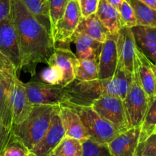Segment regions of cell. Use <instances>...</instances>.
Listing matches in <instances>:
<instances>
[{
  "label": "cell",
  "instance_id": "cell-9",
  "mask_svg": "<svg viewBox=\"0 0 156 156\" xmlns=\"http://www.w3.org/2000/svg\"><path fill=\"white\" fill-rule=\"evenodd\" d=\"M0 51L14 64L19 73L21 57L18 37L10 16L0 21Z\"/></svg>",
  "mask_w": 156,
  "mask_h": 156
},
{
  "label": "cell",
  "instance_id": "cell-37",
  "mask_svg": "<svg viewBox=\"0 0 156 156\" xmlns=\"http://www.w3.org/2000/svg\"><path fill=\"white\" fill-rule=\"evenodd\" d=\"M12 0H0V21L10 16Z\"/></svg>",
  "mask_w": 156,
  "mask_h": 156
},
{
  "label": "cell",
  "instance_id": "cell-11",
  "mask_svg": "<svg viewBox=\"0 0 156 156\" xmlns=\"http://www.w3.org/2000/svg\"><path fill=\"white\" fill-rule=\"evenodd\" d=\"M48 66H56L63 73L61 86L65 87L76 79L79 59L70 49L55 47L53 54L47 62Z\"/></svg>",
  "mask_w": 156,
  "mask_h": 156
},
{
  "label": "cell",
  "instance_id": "cell-35",
  "mask_svg": "<svg viewBox=\"0 0 156 156\" xmlns=\"http://www.w3.org/2000/svg\"><path fill=\"white\" fill-rule=\"evenodd\" d=\"M98 2L99 0H79L82 18H87L95 14L98 6Z\"/></svg>",
  "mask_w": 156,
  "mask_h": 156
},
{
  "label": "cell",
  "instance_id": "cell-34",
  "mask_svg": "<svg viewBox=\"0 0 156 156\" xmlns=\"http://www.w3.org/2000/svg\"><path fill=\"white\" fill-rule=\"evenodd\" d=\"M0 74L18 76V71L10 59L0 51Z\"/></svg>",
  "mask_w": 156,
  "mask_h": 156
},
{
  "label": "cell",
  "instance_id": "cell-8",
  "mask_svg": "<svg viewBox=\"0 0 156 156\" xmlns=\"http://www.w3.org/2000/svg\"><path fill=\"white\" fill-rule=\"evenodd\" d=\"M23 85L32 105L56 106L65 102V89L61 85H52L37 81L23 82Z\"/></svg>",
  "mask_w": 156,
  "mask_h": 156
},
{
  "label": "cell",
  "instance_id": "cell-39",
  "mask_svg": "<svg viewBox=\"0 0 156 156\" xmlns=\"http://www.w3.org/2000/svg\"><path fill=\"white\" fill-rule=\"evenodd\" d=\"M139 1L144 3L152 9H156V0H139Z\"/></svg>",
  "mask_w": 156,
  "mask_h": 156
},
{
  "label": "cell",
  "instance_id": "cell-20",
  "mask_svg": "<svg viewBox=\"0 0 156 156\" xmlns=\"http://www.w3.org/2000/svg\"><path fill=\"white\" fill-rule=\"evenodd\" d=\"M15 77L18 76L0 74V121L9 128L12 126L10 94Z\"/></svg>",
  "mask_w": 156,
  "mask_h": 156
},
{
  "label": "cell",
  "instance_id": "cell-17",
  "mask_svg": "<svg viewBox=\"0 0 156 156\" xmlns=\"http://www.w3.org/2000/svg\"><path fill=\"white\" fill-rule=\"evenodd\" d=\"M59 117L65 130V136L82 142L88 139L86 130L77 113L66 105H59Z\"/></svg>",
  "mask_w": 156,
  "mask_h": 156
},
{
  "label": "cell",
  "instance_id": "cell-29",
  "mask_svg": "<svg viewBox=\"0 0 156 156\" xmlns=\"http://www.w3.org/2000/svg\"><path fill=\"white\" fill-rule=\"evenodd\" d=\"M47 1H48L50 24H51V34H53L55 26L59 18L62 17L69 0H47Z\"/></svg>",
  "mask_w": 156,
  "mask_h": 156
},
{
  "label": "cell",
  "instance_id": "cell-13",
  "mask_svg": "<svg viewBox=\"0 0 156 156\" xmlns=\"http://www.w3.org/2000/svg\"><path fill=\"white\" fill-rule=\"evenodd\" d=\"M10 100L12 125L18 124L27 118L34 106L27 98L23 82H21L18 77H15L12 82Z\"/></svg>",
  "mask_w": 156,
  "mask_h": 156
},
{
  "label": "cell",
  "instance_id": "cell-19",
  "mask_svg": "<svg viewBox=\"0 0 156 156\" xmlns=\"http://www.w3.org/2000/svg\"><path fill=\"white\" fill-rule=\"evenodd\" d=\"M72 43L76 45V56L80 59H97L101 50L102 44L88 35L80 32H75Z\"/></svg>",
  "mask_w": 156,
  "mask_h": 156
},
{
  "label": "cell",
  "instance_id": "cell-10",
  "mask_svg": "<svg viewBox=\"0 0 156 156\" xmlns=\"http://www.w3.org/2000/svg\"><path fill=\"white\" fill-rule=\"evenodd\" d=\"M59 105L57 106L51 117L50 126L41 141L30 150L37 156H48L65 137V130L59 114Z\"/></svg>",
  "mask_w": 156,
  "mask_h": 156
},
{
  "label": "cell",
  "instance_id": "cell-7",
  "mask_svg": "<svg viewBox=\"0 0 156 156\" xmlns=\"http://www.w3.org/2000/svg\"><path fill=\"white\" fill-rule=\"evenodd\" d=\"M91 107L121 133L129 129L123 100L120 98L105 94L94 100Z\"/></svg>",
  "mask_w": 156,
  "mask_h": 156
},
{
  "label": "cell",
  "instance_id": "cell-12",
  "mask_svg": "<svg viewBox=\"0 0 156 156\" xmlns=\"http://www.w3.org/2000/svg\"><path fill=\"white\" fill-rule=\"evenodd\" d=\"M116 45L117 62H120L126 70L133 73L136 43L131 27L122 26L117 34Z\"/></svg>",
  "mask_w": 156,
  "mask_h": 156
},
{
  "label": "cell",
  "instance_id": "cell-30",
  "mask_svg": "<svg viewBox=\"0 0 156 156\" xmlns=\"http://www.w3.org/2000/svg\"><path fill=\"white\" fill-rule=\"evenodd\" d=\"M41 79L44 83L52 85H60L63 79L62 70L56 66H49L41 72Z\"/></svg>",
  "mask_w": 156,
  "mask_h": 156
},
{
  "label": "cell",
  "instance_id": "cell-15",
  "mask_svg": "<svg viewBox=\"0 0 156 156\" xmlns=\"http://www.w3.org/2000/svg\"><path fill=\"white\" fill-rule=\"evenodd\" d=\"M117 36H111L102 44L98 58V79H111L117 66V51L116 40Z\"/></svg>",
  "mask_w": 156,
  "mask_h": 156
},
{
  "label": "cell",
  "instance_id": "cell-5",
  "mask_svg": "<svg viewBox=\"0 0 156 156\" xmlns=\"http://www.w3.org/2000/svg\"><path fill=\"white\" fill-rule=\"evenodd\" d=\"M149 98L140 84L136 68L133 64L132 80L123 100L129 128L140 127L147 111Z\"/></svg>",
  "mask_w": 156,
  "mask_h": 156
},
{
  "label": "cell",
  "instance_id": "cell-32",
  "mask_svg": "<svg viewBox=\"0 0 156 156\" xmlns=\"http://www.w3.org/2000/svg\"><path fill=\"white\" fill-rule=\"evenodd\" d=\"M118 12L123 25L129 27H133L137 25L135 12L127 0H123Z\"/></svg>",
  "mask_w": 156,
  "mask_h": 156
},
{
  "label": "cell",
  "instance_id": "cell-28",
  "mask_svg": "<svg viewBox=\"0 0 156 156\" xmlns=\"http://www.w3.org/2000/svg\"><path fill=\"white\" fill-rule=\"evenodd\" d=\"M82 143V156H113L108 149V144L97 143L91 139H87Z\"/></svg>",
  "mask_w": 156,
  "mask_h": 156
},
{
  "label": "cell",
  "instance_id": "cell-31",
  "mask_svg": "<svg viewBox=\"0 0 156 156\" xmlns=\"http://www.w3.org/2000/svg\"><path fill=\"white\" fill-rule=\"evenodd\" d=\"M134 156H156V133L139 142Z\"/></svg>",
  "mask_w": 156,
  "mask_h": 156
},
{
  "label": "cell",
  "instance_id": "cell-18",
  "mask_svg": "<svg viewBox=\"0 0 156 156\" xmlns=\"http://www.w3.org/2000/svg\"><path fill=\"white\" fill-rule=\"evenodd\" d=\"M131 28L136 45L153 63H156V27L137 25Z\"/></svg>",
  "mask_w": 156,
  "mask_h": 156
},
{
  "label": "cell",
  "instance_id": "cell-42",
  "mask_svg": "<svg viewBox=\"0 0 156 156\" xmlns=\"http://www.w3.org/2000/svg\"><path fill=\"white\" fill-rule=\"evenodd\" d=\"M48 156H56V155H55L54 154L52 153V154H50V155H48Z\"/></svg>",
  "mask_w": 156,
  "mask_h": 156
},
{
  "label": "cell",
  "instance_id": "cell-33",
  "mask_svg": "<svg viewBox=\"0 0 156 156\" xmlns=\"http://www.w3.org/2000/svg\"><path fill=\"white\" fill-rule=\"evenodd\" d=\"M30 151L12 136L3 156H25Z\"/></svg>",
  "mask_w": 156,
  "mask_h": 156
},
{
  "label": "cell",
  "instance_id": "cell-25",
  "mask_svg": "<svg viewBox=\"0 0 156 156\" xmlns=\"http://www.w3.org/2000/svg\"><path fill=\"white\" fill-rule=\"evenodd\" d=\"M156 133V97L149 100V106L140 126V142Z\"/></svg>",
  "mask_w": 156,
  "mask_h": 156
},
{
  "label": "cell",
  "instance_id": "cell-40",
  "mask_svg": "<svg viewBox=\"0 0 156 156\" xmlns=\"http://www.w3.org/2000/svg\"><path fill=\"white\" fill-rule=\"evenodd\" d=\"M152 69H153V72H154V74H155V77L156 80V63H153V62H152Z\"/></svg>",
  "mask_w": 156,
  "mask_h": 156
},
{
  "label": "cell",
  "instance_id": "cell-2",
  "mask_svg": "<svg viewBox=\"0 0 156 156\" xmlns=\"http://www.w3.org/2000/svg\"><path fill=\"white\" fill-rule=\"evenodd\" d=\"M132 80V73L117 62V69L111 79L82 82L75 79L64 87L66 100L62 105L91 106L92 102L105 94L123 100Z\"/></svg>",
  "mask_w": 156,
  "mask_h": 156
},
{
  "label": "cell",
  "instance_id": "cell-22",
  "mask_svg": "<svg viewBox=\"0 0 156 156\" xmlns=\"http://www.w3.org/2000/svg\"><path fill=\"white\" fill-rule=\"evenodd\" d=\"M76 31L85 34L101 44L112 36L96 14L82 18Z\"/></svg>",
  "mask_w": 156,
  "mask_h": 156
},
{
  "label": "cell",
  "instance_id": "cell-16",
  "mask_svg": "<svg viewBox=\"0 0 156 156\" xmlns=\"http://www.w3.org/2000/svg\"><path fill=\"white\" fill-rule=\"evenodd\" d=\"M140 127L129 128L108 144L113 156H134L140 142Z\"/></svg>",
  "mask_w": 156,
  "mask_h": 156
},
{
  "label": "cell",
  "instance_id": "cell-38",
  "mask_svg": "<svg viewBox=\"0 0 156 156\" xmlns=\"http://www.w3.org/2000/svg\"><path fill=\"white\" fill-rule=\"evenodd\" d=\"M107 2L118 10L120 9V5H121L122 2H123V0H107Z\"/></svg>",
  "mask_w": 156,
  "mask_h": 156
},
{
  "label": "cell",
  "instance_id": "cell-27",
  "mask_svg": "<svg viewBox=\"0 0 156 156\" xmlns=\"http://www.w3.org/2000/svg\"><path fill=\"white\" fill-rule=\"evenodd\" d=\"M56 156H82V143L76 139L65 136L53 151Z\"/></svg>",
  "mask_w": 156,
  "mask_h": 156
},
{
  "label": "cell",
  "instance_id": "cell-26",
  "mask_svg": "<svg viewBox=\"0 0 156 156\" xmlns=\"http://www.w3.org/2000/svg\"><path fill=\"white\" fill-rule=\"evenodd\" d=\"M98 79V60L79 59L76 79L82 82Z\"/></svg>",
  "mask_w": 156,
  "mask_h": 156
},
{
  "label": "cell",
  "instance_id": "cell-24",
  "mask_svg": "<svg viewBox=\"0 0 156 156\" xmlns=\"http://www.w3.org/2000/svg\"><path fill=\"white\" fill-rule=\"evenodd\" d=\"M127 1L135 12L137 25L156 27V9H152L139 0Z\"/></svg>",
  "mask_w": 156,
  "mask_h": 156
},
{
  "label": "cell",
  "instance_id": "cell-1",
  "mask_svg": "<svg viewBox=\"0 0 156 156\" xmlns=\"http://www.w3.org/2000/svg\"><path fill=\"white\" fill-rule=\"evenodd\" d=\"M10 18L18 37L21 69L34 76L37 66L47 63L54 51L53 37L20 0H12Z\"/></svg>",
  "mask_w": 156,
  "mask_h": 156
},
{
  "label": "cell",
  "instance_id": "cell-36",
  "mask_svg": "<svg viewBox=\"0 0 156 156\" xmlns=\"http://www.w3.org/2000/svg\"><path fill=\"white\" fill-rule=\"evenodd\" d=\"M12 137V128L7 127L0 121V156L4 155L5 150Z\"/></svg>",
  "mask_w": 156,
  "mask_h": 156
},
{
  "label": "cell",
  "instance_id": "cell-4",
  "mask_svg": "<svg viewBox=\"0 0 156 156\" xmlns=\"http://www.w3.org/2000/svg\"><path fill=\"white\" fill-rule=\"evenodd\" d=\"M74 110L79 116L88 139L102 144H108L121 133L114 125L99 115L91 106L62 105Z\"/></svg>",
  "mask_w": 156,
  "mask_h": 156
},
{
  "label": "cell",
  "instance_id": "cell-41",
  "mask_svg": "<svg viewBox=\"0 0 156 156\" xmlns=\"http://www.w3.org/2000/svg\"><path fill=\"white\" fill-rule=\"evenodd\" d=\"M25 156H37V155H36L34 153H33V152H30L28 154H27V155H26Z\"/></svg>",
  "mask_w": 156,
  "mask_h": 156
},
{
  "label": "cell",
  "instance_id": "cell-21",
  "mask_svg": "<svg viewBox=\"0 0 156 156\" xmlns=\"http://www.w3.org/2000/svg\"><path fill=\"white\" fill-rule=\"evenodd\" d=\"M96 15L109 30L112 36H117L119 30L123 26L120 13L107 0H99Z\"/></svg>",
  "mask_w": 156,
  "mask_h": 156
},
{
  "label": "cell",
  "instance_id": "cell-14",
  "mask_svg": "<svg viewBox=\"0 0 156 156\" xmlns=\"http://www.w3.org/2000/svg\"><path fill=\"white\" fill-rule=\"evenodd\" d=\"M152 62L136 45L135 50L134 65L138 73L142 87L149 99L156 97V80L152 66Z\"/></svg>",
  "mask_w": 156,
  "mask_h": 156
},
{
  "label": "cell",
  "instance_id": "cell-23",
  "mask_svg": "<svg viewBox=\"0 0 156 156\" xmlns=\"http://www.w3.org/2000/svg\"><path fill=\"white\" fill-rule=\"evenodd\" d=\"M29 12L35 17L38 22L52 35L47 0H20Z\"/></svg>",
  "mask_w": 156,
  "mask_h": 156
},
{
  "label": "cell",
  "instance_id": "cell-3",
  "mask_svg": "<svg viewBox=\"0 0 156 156\" xmlns=\"http://www.w3.org/2000/svg\"><path fill=\"white\" fill-rule=\"evenodd\" d=\"M59 105H34L22 122L12 126V136L30 152L41 141L50 126L51 117Z\"/></svg>",
  "mask_w": 156,
  "mask_h": 156
},
{
  "label": "cell",
  "instance_id": "cell-6",
  "mask_svg": "<svg viewBox=\"0 0 156 156\" xmlns=\"http://www.w3.org/2000/svg\"><path fill=\"white\" fill-rule=\"evenodd\" d=\"M82 18L79 0H69L52 34L55 47L70 49L72 37Z\"/></svg>",
  "mask_w": 156,
  "mask_h": 156
}]
</instances>
